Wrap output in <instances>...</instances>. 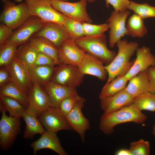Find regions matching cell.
<instances>
[{"mask_svg": "<svg viewBox=\"0 0 155 155\" xmlns=\"http://www.w3.org/2000/svg\"><path fill=\"white\" fill-rule=\"evenodd\" d=\"M0 96H6L17 100L26 108L29 106L27 93L12 80L0 87Z\"/></svg>", "mask_w": 155, "mask_h": 155, "instance_id": "obj_25", "label": "cell"}, {"mask_svg": "<svg viewBox=\"0 0 155 155\" xmlns=\"http://www.w3.org/2000/svg\"><path fill=\"white\" fill-rule=\"evenodd\" d=\"M0 110L2 114L0 120V147L5 151L12 146L20 132L21 123L20 118L8 116L6 111Z\"/></svg>", "mask_w": 155, "mask_h": 155, "instance_id": "obj_6", "label": "cell"}, {"mask_svg": "<svg viewBox=\"0 0 155 155\" xmlns=\"http://www.w3.org/2000/svg\"><path fill=\"white\" fill-rule=\"evenodd\" d=\"M128 80L125 76L117 77L106 85H104L99 94L101 99L112 96L125 88Z\"/></svg>", "mask_w": 155, "mask_h": 155, "instance_id": "obj_28", "label": "cell"}, {"mask_svg": "<svg viewBox=\"0 0 155 155\" xmlns=\"http://www.w3.org/2000/svg\"><path fill=\"white\" fill-rule=\"evenodd\" d=\"M106 6L108 7L110 5L114 10L120 12L124 11L128 9L130 2L129 0H105Z\"/></svg>", "mask_w": 155, "mask_h": 155, "instance_id": "obj_38", "label": "cell"}, {"mask_svg": "<svg viewBox=\"0 0 155 155\" xmlns=\"http://www.w3.org/2000/svg\"><path fill=\"white\" fill-rule=\"evenodd\" d=\"M116 155H131L129 149H121L117 151L115 153Z\"/></svg>", "mask_w": 155, "mask_h": 155, "instance_id": "obj_43", "label": "cell"}, {"mask_svg": "<svg viewBox=\"0 0 155 155\" xmlns=\"http://www.w3.org/2000/svg\"><path fill=\"white\" fill-rule=\"evenodd\" d=\"M48 65L53 67L55 65L53 59L48 55L38 52L35 62L34 66Z\"/></svg>", "mask_w": 155, "mask_h": 155, "instance_id": "obj_39", "label": "cell"}, {"mask_svg": "<svg viewBox=\"0 0 155 155\" xmlns=\"http://www.w3.org/2000/svg\"><path fill=\"white\" fill-rule=\"evenodd\" d=\"M31 16L37 17L45 22H52L63 25L67 16L52 6L51 0H26Z\"/></svg>", "mask_w": 155, "mask_h": 155, "instance_id": "obj_5", "label": "cell"}, {"mask_svg": "<svg viewBox=\"0 0 155 155\" xmlns=\"http://www.w3.org/2000/svg\"><path fill=\"white\" fill-rule=\"evenodd\" d=\"M133 99L125 88L112 96L100 99V107L104 113L113 112L132 104Z\"/></svg>", "mask_w": 155, "mask_h": 155, "instance_id": "obj_20", "label": "cell"}, {"mask_svg": "<svg viewBox=\"0 0 155 155\" xmlns=\"http://www.w3.org/2000/svg\"><path fill=\"white\" fill-rule=\"evenodd\" d=\"M38 53L29 42L18 49L16 56L30 69L34 66Z\"/></svg>", "mask_w": 155, "mask_h": 155, "instance_id": "obj_29", "label": "cell"}, {"mask_svg": "<svg viewBox=\"0 0 155 155\" xmlns=\"http://www.w3.org/2000/svg\"><path fill=\"white\" fill-rule=\"evenodd\" d=\"M87 0H80L75 2H70L58 0H51L53 7L65 16L82 22L92 23L87 11Z\"/></svg>", "mask_w": 155, "mask_h": 155, "instance_id": "obj_8", "label": "cell"}, {"mask_svg": "<svg viewBox=\"0 0 155 155\" xmlns=\"http://www.w3.org/2000/svg\"><path fill=\"white\" fill-rule=\"evenodd\" d=\"M152 133L154 136H155V125L153 127Z\"/></svg>", "mask_w": 155, "mask_h": 155, "instance_id": "obj_44", "label": "cell"}, {"mask_svg": "<svg viewBox=\"0 0 155 155\" xmlns=\"http://www.w3.org/2000/svg\"><path fill=\"white\" fill-rule=\"evenodd\" d=\"M85 52L79 48L71 38L65 40L58 49V58L60 64L78 66Z\"/></svg>", "mask_w": 155, "mask_h": 155, "instance_id": "obj_15", "label": "cell"}, {"mask_svg": "<svg viewBox=\"0 0 155 155\" xmlns=\"http://www.w3.org/2000/svg\"><path fill=\"white\" fill-rule=\"evenodd\" d=\"M7 66L12 80L27 93L33 83L29 68L16 56Z\"/></svg>", "mask_w": 155, "mask_h": 155, "instance_id": "obj_13", "label": "cell"}, {"mask_svg": "<svg viewBox=\"0 0 155 155\" xmlns=\"http://www.w3.org/2000/svg\"><path fill=\"white\" fill-rule=\"evenodd\" d=\"M75 40L78 46L85 53L98 58L107 65L115 57V52L107 46L106 36L104 34L95 36H84Z\"/></svg>", "mask_w": 155, "mask_h": 155, "instance_id": "obj_3", "label": "cell"}, {"mask_svg": "<svg viewBox=\"0 0 155 155\" xmlns=\"http://www.w3.org/2000/svg\"><path fill=\"white\" fill-rule=\"evenodd\" d=\"M38 119L45 129L49 131L57 133L60 130L72 129L65 116L61 113L59 107H49L41 114Z\"/></svg>", "mask_w": 155, "mask_h": 155, "instance_id": "obj_11", "label": "cell"}, {"mask_svg": "<svg viewBox=\"0 0 155 155\" xmlns=\"http://www.w3.org/2000/svg\"><path fill=\"white\" fill-rule=\"evenodd\" d=\"M82 24L84 36H95L102 34L109 29L107 23L96 25L83 22Z\"/></svg>", "mask_w": 155, "mask_h": 155, "instance_id": "obj_36", "label": "cell"}, {"mask_svg": "<svg viewBox=\"0 0 155 155\" xmlns=\"http://www.w3.org/2000/svg\"><path fill=\"white\" fill-rule=\"evenodd\" d=\"M143 20L135 13L129 17L126 25L128 35L133 38H141L147 33L148 30Z\"/></svg>", "mask_w": 155, "mask_h": 155, "instance_id": "obj_27", "label": "cell"}, {"mask_svg": "<svg viewBox=\"0 0 155 155\" xmlns=\"http://www.w3.org/2000/svg\"><path fill=\"white\" fill-rule=\"evenodd\" d=\"M81 97L78 94L64 98L61 102L59 107L61 113L66 116L71 111L76 102Z\"/></svg>", "mask_w": 155, "mask_h": 155, "instance_id": "obj_37", "label": "cell"}, {"mask_svg": "<svg viewBox=\"0 0 155 155\" xmlns=\"http://www.w3.org/2000/svg\"><path fill=\"white\" fill-rule=\"evenodd\" d=\"M103 63L100 60L87 53L78 66L80 72L83 75L94 76L102 81L107 79L108 73Z\"/></svg>", "mask_w": 155, "mask_h": 155, "instance_id": "obj_18", "label": "cell"}, {"mask_svg": "<svg viewBox=\"0 0 155 155\" xmlns=\"http://www.w3.org/2000/svg\"><path fill=\"white\" fill-rule=\"evenodd\" d=\"M35 35L46 38L58 49L65 40L71 38L63 25L52 22H46Z\"/></svg>", "mask_w": 155, "mask_h": 155, "instance_id": "obj_17", "label": "cell"}, {"mask_svg": "<svg viewBox=\"0 0 155 155\" xmlns=\"http://www.w3.org/2000/svg\"><path fill=\"white\" fill-rule=\"evenodd\" d=\"M129 149L131 155H149L150 144L148 141L142 139L131 143Z\"/></svg>", "mask_w": 155, "mask_h": 155, "instance_id": "obj_35", "label": "cell"}, {"mask_svg": "<svg viewBox=\"0 0 155 155\" xmlns=\"http://www.w3.org/2000/svg\"><path fill=\"white\" fill-rule=\"evenodd\" d=\"M71 38L75 40L84 36L82 22L67 16L63 25Z\"/></svg>", "mask_w": 155, "mask_h": 155, "instance_id": "obj_34", "label": "cell"}, {"mask_svg": "<svg viewBox=\"0 0 155 155\" xmlns=\"http://www.w3.org/2000/svg\"><path fill=\"white\" fill-rule=\"evenodd\" d=\"M151 91L155 93V65L149 67L147 70Z\"/></svg>", "mask_w": 155, "mask_h": 155, "instance_id": "obj_42", "label": "cell"}, {"mask_svg": "<svg viewBox=\"0 0 155 155\" xmlns=\"http://www.w3.org/2000/svg\"><path fill=\"white\" fill-rule=\"evenodd\" d=\"M0 110L3 109L9 112V116L22 118L27 108L19 102L11 97L0 96Z\"/></svg>", "mask_w": 155, "mask_h": 155, "instance_id": "obj_26", "label": "cell"}, {"mask_svg": "<svg viewBox=\"0 0 155 155\" xmlns=\"http://www.w3.org/2000/svg\"><path fill=\"white\" fill-rule=\"evenodd\" d=\"M41 137L30 145L33 150V154L36 155L37 151L41 149L47 148L53 150L59 155L68 154L62 146L57 133L45 130Z\"/></svg>", "mask_w": 155, "mask_h": 155, "instance_id": "obj_19", "label": "cell"}, {"mask_svg": "<svg viewBox=\"0 0 155 155\" xmlns=\"http://www.w3.org/2000/svg\"><path fill=\"white\" fill-rule=\"evenodd\" d=\"M22 118L24 121L26 126L23 137L25 139H33L36 134L42 135L45 130L37 116L35 112L31 108H28Z\"/></svg>", "mask_w": 155, "mask_h": 155, "instance_id": "obj_23", "label": "cell"}, {"mask_svg": "<svg viewBox=\"0 0 155 155\" xmlns=\"http://www.w3.org/2000/svg\"><path fill=\"white\" fill-rule=\"evenodd\" d=\"M26 0H14L15 1L17 2H21L22 1H23Z\"/></svg>", "mask_w": 155, "mask_h": 155, "instance_id": "obj_46", "label": "cell"}, {"mask_svg": "<svg viewBox=\"0 0 155 155\" xmlns=\"http://www.w3.org/2000/svg\"><path fill=\"white\" fill-rule=\"evenodd\" d=\"M130 12L127 10L122 12L114 10L106 21L108 28L109 45L113 48L122 37L128 35L125 24L126 20L130 15Z\"/></svg>", "mask_w": 155, "mask_h": 155, "instance_id": "obj_9", "label": "cell"}, {"mask_svg": "<svg viewBox=\"0 0 155 155\" xmlns=\"http://www.w3.org/2000/svg\"><path fill=\"white\" fill-rule=\"evenodd\" d=\"M136 55V58L132 66L125 75L128 80L133 76L155 65V56L149 47L145 46L138 47Z\"/></svg>", "mask_w": 155, "mask_h": 155, "instance_id": "obj_16", "label": "cell"}, {"mask_svg": "<svg viewBox=\"0 0 155 155\" xmlns=\"http://www.w3.org/2000/svg\"><path fill=\"white\" fill-rule=\"evenodd\" d=\"M46 22L40 18L30 17L18 28L11 37L4 44H16L19 45L29 40L34 34L40 30Z\"/></svg>", "mask_w": 155, "mask_h": 155, "instance_id": "obj_10", "label": "cell"}, {"mask_svg": "<svg viewBox=\"0 0 155 155\" xmlns=\"http://www.w3.org/2000/svg\"><path fill=\"white\" fill-rule=\"evenodd\" d=\"M10 73L7 66L1 68L0 70V86H3L11 80Z\"/></svg>", "mask_w": 155, "mask_h": 155, "instance_id": "obj_41", "label": "cell"}, {"mask_svg": "<svg viewBox=\"0 0 155 155\" xmlns=\"http://www.w3.org/2000/svg\"><path fill=\"white\" fill-rule=\"evenodd\" d=\"M54 67L51 80L60 85L75 88L82 83L84 75L77 66L61 64Z\"/></svg>", "mask_w": 155, "mask_h": 155, "instance_id": "obj_7", "label": "cell"}, {"mask_svg": "<svg viewBox=\"0 0 155 155\" xmlns=\"http://www.w3.org/2000/svg\"><path fill=\"white\" fill-rule=\"evenodd\" d=\"M44 88L53 106L57 107L65 98L78 94L75 88L61 85L51 80L44 84Z\"/></svg>", "mask_w": 155, "mask_h": 155, "instance_id": "obj_21", "label": "cell"}, {"mask_svg": "<svg viewBox=\"0 0 155 155\" xmlns=\"http://www.w3.org/2000/svg\"><path fill=\"white\" fill-rule=\"evenodd\" d=\"M118 52L108 65L104 66L108 73L106 85L117 77L125 75L132 66L134 61L131 58L138 47V43L128 42L126 39L120 40L116 43Z\"/></svg>", "mask_w": 155, "mask_h": 155, "instance_id": "obj_2", "label": "cell"}, {"mask_svg": "<svg viewBox=\"0 0 155 155\" xmlns=\"http://www.w3.org/2000/svg\"><path fill=\"white\" fill-rule=\"evenodd\" d=\"M54 67L48 65H36L30 69L33 80L44 84L51 79Z\"/></svg>", "mask_w": 155, "mask_h": 155, "instance_id": "obj_31", "label": "cell"}, {"mask_svg": "<svg viewBox=\"0 0 155 155\" xmlns=\"http://www.w3.org/2000/svg\"><path fill=\"white\" fill-rule=\"evenodd\" d=\"M128 81L125 89L133 98L145 92H152L147 70L133 76Z\"/></svg>", "mask_w": 155, "mask_h": 155, "instance_id": "obj_22", "label": "cell"}, {"mask_svg": "<svg viewBox=\"0 0 155 155\" xmlns=\"http://www.w3.org/2000/svg\"><path fill=\"white\" fill-rule=\"evenodd\" d=\"M128 9L132 11L143 19L155 18V6L146 3H139L130 1Z\"/></svg>", "mask_w": 155, "mask_h": 155, "instance_id": "obj_32", "label": "cell"}, {"mask_svg": "<svg viewBox=\"0 0 155 155\" xmlns=\"http://www.w3.org/2000/svg\"><path fill=\"white\" fill-rule=\"evenodd\" d=\"M147 119L146 116L132 103L113 112L104 113L100 119L99 128L104 134L110 135L117 125L130 122L142 124Z\"/></svg>", "mask_w": 155, "mask_h": 155, "instance_id": "obj_1", "label": "cell"}, {"mask_svg": "<svg viewBox=\"0 0 155 155\" xmlns=\"http://www.w3.org/2000/svg\"><path fill=\"white\" fill-rule=\"evenodd\" d=\"M96 0H87L88 2L90 3H93Z\"/></svg>", "mask_w": 155, "mask_h": 155, "instance_id": "obj_45", "label": "cell"}, {"mask_svg": "<svg viewBox=\"0 0 155 155\" xmlns=\"http://www.w3.org/2000/svg\"><path fill=\"white\" fill-rule=\"evenodd\" d=\"M32 86L27 93L29 106L38 117L50 107L54 106L51 102L47 93L40 84L33 80Z\"/></svg>", "mask_w": 155, "mask_h": 155, "instance_id": "obj_14", "label": "cell"}, {"mask_svg": "<svg viewBox=\"0 0 155 155\" xmlns=\"http://www.w3.org/2000/svg\"><path fill=\"white\" fill-rule=\"evenodd\" d=\"M13 29L6 25L2 23L0 25V45L4 44L12 36Z\"/></svg>", "mask_w": 155, "mask_h": 155, "instance_id": "obj_40", "label": "cell"}, {"mask_svg": "<svg viewBox=\"0 0 155 155\" xmlns=\"http://www.w3.org/2000/svg\"><path fill=\"white\" fill-rule=\"evenodd\" d=\"M154 137L155 138V136H154Z\"/></svg>", "mask_w": 155, "mask_h": 155, "instance_id": "obj_48", "label": "cell"}, {"mask_svg": "<svg viewBox=\"0 0 155 155\" xmlns=\"http://www.w3.org/2000/svg\"><path fill=\"white\" fill-rule=\"evenodd\" d=\"M29 40L30 45L38 52L51 57L54 60L55 65L61 64L58 58V49L50 41L44 37L35 36Z\"/></svg>", "mask_w": 155, "mask_h": 155, "instance_id": "obj_24", "label": "cell"}, {"mask_svg": "<svg viewBox=\"0 0 155 155\" xmlns=\"http://www.w3.org/2000/svg\"><path fill=\"white\" fill-rule=\"evenodd\" d=\"M85 102V99L81 97L76 102L71 111L65 116L71 129L79 134L83 143L85 141L86 132L90 127L88 119L84 116L82 111Z\"/></svg>", "mask_w": 155, "mask_h": 155, "instance_id": "obj_12", "label": "cell"}, {"mask_svg": "<svg viewBox=\"0 0 155 155\" xmlns=\"http://www.w3.org/2000/svg\"><path fill=\"white\" fill-rule=\"evenodd\" d=\"M58 0L62 1H67L69 0Z\"/></svg>", "mask_w": 155, "mask_h": 155, "instance_id": "obj_47", "label": "cell"}, {"mask_svg": "<svg viewBox=\"0 0 155 155\" xmlns=\"http://www.w3.org/2000/svg\"><path fill=\"white\" fill-rule=\"evenodd\" d=\"M19 45L16 44H3L0 45V67L7 66L16 55Z\"/></svg>", "mask_w": 155, "mask_h": 155, "instance_id": "obj_33", "label": "cell"}, {"mask_svg": "<svg viewBox=\"0 0 155 155\" xmlns=\"http://www.w3.org/2000/svg\"><path fill=\"white\" fill-rule=\"evenodd\" d=\"M3 9L0 21L13 30L21 26L30 17L26 3L16 5L11 0H1Z\"/></svg>", "mask_w": 155, "mask_h": 155, "instance_id": "obj_4", "label": "cell"}, {"mask_svg": "<svg viewBox=\"0 0 155 155\" xmlns=\"http://www.w3.org/2000/svg\"><path fill=\"white\" fill-rule=\"evenodd\" d=\"M133 103L140 111L155 112V93L148 92L135 97Z\"/></svg>", "mask_w": 155, "mask_h": 155, "instance_id": "obj_30", "label": "cell"}]
</instances>
